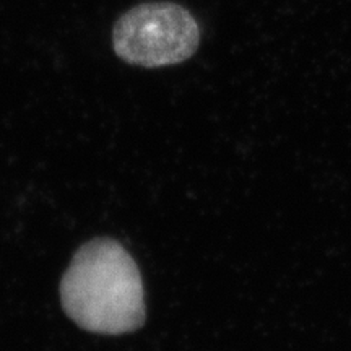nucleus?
Segmentation results:
<instances>
[{
	"label": "nucleus",
	"mask_w": 351,
	"mask_h": 351,
	"mask_svg": "<svg viewBox=\"0 0 351 351\" xmlns=\"http://www.w3.org/2000/svg\"><path fill=\"white\" fill-rule=\"evenodd\" d=\"M60 302L78 327L99 335L138 330L147 311L137 263L111 238L88 241L75 252L60 282Z\"/></svg>",
	"instance_id": "obj_1"
},
{
	"label": "nucleus",
	"mask_w": 351,
	"mask_h": 351,
	"mask_svg": "<svg viewBox=\"0 0 351 351\" xmlns=\"http://www.w3.org/2000/svg\"><path fill=\"white\" fill-rule=\"evenodd\" d=\"M194 16L176 3H143L114 26V51L127 64L155 69L181 64L199 47Z\"/></svg>",
	"instance_id": "obj_2"
}]
</instances>
